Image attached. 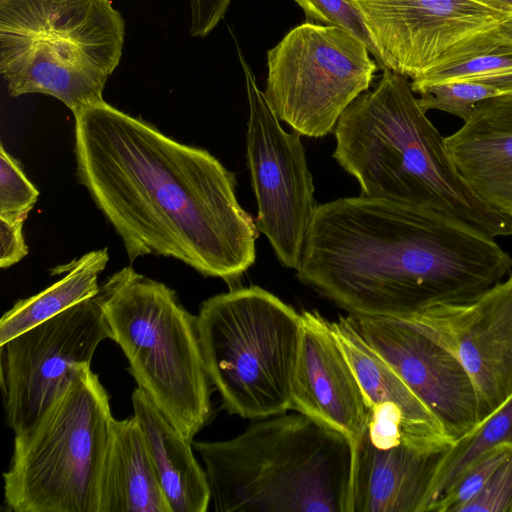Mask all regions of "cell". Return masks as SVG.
Wrapping results in <instances>:
<instances>
[{
  "label": "cell",
  "mask_w": 512,
  "mask_h": 512,
  "mask_svg": "<svg viewBox=\"0 0 512 512\" xmlns=\"http://www.w3.org/2000/svg\"><path fill=\"white\" fill-rule=\"evenodd\" d=\"M74 117L79 182L130 262L172 257L228 284L254 264L256 222L237 200L235 174L212 154L105 101Z\"/></svg>",
  "instance_id": "cell-1"
},
{
  "label": "cell",
  "mask_w": 512,
  "mask_h": 512,
  "mask_svg": "<svg viewBox=\"0 0 512 512\" xmlns=\"http://www.w3.org/2000/svg\"><path fill=\"white\" fill-rule=\"evenodd\" d=\"M511 268L494 238L466 222L360 195L317 206L296 275L350 315L402 317L471 301Z\"/></svg>",
  "instance_id": "cell-2"
},
{
  "label": "cell",
  "mask_w": 512,
  "mask_h": 512,
  "mask_svg": "<svg viewBox=\"0 0 512 512\" xmlns=\"http://www.w3.org/2000/svg\"><path fill=\"white\" fill-rule=\"evenodd\" d=\"M333 131V157L362 196L430 207L494 238L510 230L512 219L484 202L458 171L403 75L384 69Z\"/></svg>",
  "instance_id": "cell-3"
},
{
  "label": "cell",
  "mask_w": 512,
  "mask_h": 512,
  "mask_svg": "<svg viewBox=\"0 0 512 512\" xmlns=\"http://www.w3.org/2000/svg\"><path fill=\"white\" fill-rule=\"evenodd\" d=\"M217 512H349L353 449L296 412L224 441H193Z\"/></svg>",
  "instance_id": "cell-4"
},
{
  "label": "cell",
  "mask_w": 512,
  "mask_h": 512,
  "mask_svg": "<svg viewBox=\"0 0 512 512\" xmlns=\"http://www.w3.org/2000/svg\"><path fill=\"white\" fill-rule=\"evenodd\" d=\"M124 36L110 0H0V73L11 96L49 95L75 115L104 101Z\"/></svg>",
  "instance_id": "cell-5"
},
{
  "label": "cell",
  "mask_w": 512,
  "mask_h": 512,
  "mask_svg": "<svg viewBox=\"0 0 512 512\" xmlns=\"http://www.w3.org/2000/svg\"><path fill=\"white\" fill-rule=\"evenodd\" d=\"M98 297L109 339L122 349L137 387L192 443L212 415L197 316L174 290L132 267L108 277Z\"/></svg>",
  "instance_id": "cell-6"
},
{
  "label": "cell",
  "mask_w": 512,
  "mask_h": 512,
  "mask_svg": "<svg viewBox=\"0 0 512 512\" xmlns=\"http://www.w3.org/2000/svg\"><path fill=\"white\" fill-rule=\"evenodd\" d=\"M113 416L90 365L75 369L48 409L14 437L3 473L14 512H98L99 482Z\"/></svg>",
  "instance_id": "cell-7"
},
{
  "label": "cell",
  "mask_w": 512,
  "mask_h": 512,
  "mask_svg": "<svg viewBox=\"0 0 512 512\" xmlns=\"http://www.w3.org/2000/svg\"><path fill=\"white\" fill-rule=\"evenodd\" d=\"M201 349L223 408L259 420L291 409L301 314L259 286L205 300L197 315Z\"/></svg>",
  "instance_id": "cell-8"
},
{
  "label": "cell",
  "mask_w": 512,
  "mask_h": 512,
  "mask_svg": "<svg viewBox=\"0 0 512 512\" xmlns=\"http://www.w3.org/2000/svg\"><path fill=\"white\" fill-rule=\"evenodd\" d=\"M370 54L347 29L306 21L267 52L265 97L294 131L323 137L369 89L377 70Z\"/></svg>",
  "instance_id": "cell-9"
},
{
  "label": "cell",
  "mask_w": 512,
  "mask_h": 512,
  "mask_svg": "<svg viewBox=\"0 0 512 512\" xmlns=\"http://www.w3.org/2000/svg\"><path fill=\"white\" fill-rule=\"evenodd\" d=\"M238 54L249 105L247 163L257 202L256 226L279 262L296 270L318 206L313 177L300 134L282 128L239 47Z\"/></svg>",
  "instance_id": "cell-10"
},
{
  "label": "cell",
  "mask_w": 512,
  "mask_h": 512,
  "mask_svg": "<svg viewBox=\"0 0 512 512\" xmlns=\"http://www.w3.org/2000/svg\"><path fill=\"white\" fill-rule=\"evenodd\" d=\"M108 338L97 295L0 344L5 418L15 435L41 417L75 369L90 365Z\"/></svg>",
  "instance_id": "cell-11"
},
{
  "label": "cell",
  "mask_w": 512,
  "mask_h": 512,
  "mask_svg": "<svg viewBox=\"0 0 512 512\" xmlns=\"http://www.w3.org/2000/svg\"><path fill=\"white\" fill-rule=\"evenodd\" d=\"M402 317L462 363L475 386L481 420L512 396V272L471 301Z\"/></svg>",
  "instance_id": "cell-12"
},
{
  "label": "cell",
  "mask_w": 512,
  "mask_h": 512,
  "mask_svg": "<svg viewBox=\"0 0 512 512\" xmlns=\"http://www.w3.org/2000/svg\"><path fill=\"white\" fill-rule=\"evenodd\" d=\"M356 1L384 69L412 79L458 41L510 16L476 0Z\"/></svg>",
  "instance_id": "cell-13"
},
{
  "label": "cell",
  "mask_w": 512,
  "mask_h": 512,
  "mask_svg": "<svg viewBox=\"0 0 512 512\" xmlns=\"http://www.w3.org/2000/svg\"><path fill=\"white\" fill-rule=\"evenodd\" d=\"M348 316L368 344L401 375L454 440L481 421L473 381L450 351L404 317Z\"/></svg>",
  "instance_id": "cell-14"
},
{
  "label": "cell",
  "mask_w": 512,
  "mask_h": 512,
  "mask_svg": "<svg viewBox=\"0 0 512 512\" xmlns=\"http://www.w3.org/2000/svg\"><path fill=\"white\" fill-rule=\"evenodd\" d=\"M291 409L342 434L352 449L362 437L369 407L332 322L317 311L301 313Z\"/></svg>",
  "instance_id": "cell-15"
},
{
  "label": "cell",
  "mask_w": 512,
  "mask_h": 512,
  "mask_svg": "<svg viewBox=\"0 0 512 512\" xmlns=\"http://www.w3.org/2000/svg\"><path fill=\"white\" fill-rule=\"evenodd\" d=\"M365 395L369 413L396 424L403 444L419 453L446 451L455 441L401 375L363 338L349 316L332 322Z\"/></svg>",
  "instance_id": "cell-16"
},
{
  "label": "cell",
  "mask_w": 512,
  "mask_h": 512,
  "mask_svg": "<svg viewBox=\"0 0 512 512\" xmlns=\"http://www.w3.org/2000/svg\"><path fill=\"white\" fill-rule=\"evenodd\" d=\"M441 453L377 445L363 433L353 449L349 512H427Z\"/></svg>",
  "instance_id": "cell-17"
},
{
  "label": "cell",
  "mask_w": 512,
  "mask_h": 512,
  "mask_svg": "<svg viewBox=\"0 0 512 512\" xmlns=\"http://www.w3.org/2000/svg\"><path fill=\"white\" fill-rule=\"evenodd\" d=\"M445 143L474 192L512 217V95L477 104Z\"/></svg>",
  "instance_id": "cell-18"
},
{
  "label": "cell",
  "mask_w": 512,
  "mask_h": 512,
  "mask_svg": "<svg viewBox=\"0 0 512 512\" xmlns=\"http://www.w3.org/2000/svg\"><path fill=\"white\" fill-rule=\"evenodd\" d=\"M98 512H171L136 417L113 419Z\"/></svg>",
  "instance_id": "cell-19"
},
{
  "label": "cell",
  "mask_w": 512,
  "mask_h": 512,
  "mask_svg": "<svg viewBox=\"0 0 512 512\" xmlns=\"http://www.w3.org/2000/svg\"><path fill=\"white\" fill-rule=\"evenodd\" d=\"M131 400L171 512H206L210 487L205 470L193 455L192 443L143 389L135 388Z\"/></svg>",
  "instance_id": "cell-20"
},
{
  "label": "cell",
  "mask_w": 512,
  "mask_h": 512,
  "mask_svg": "<svg viewBox=\"0 0 512 512\" xmlns=\"http://www.w3.org/2000/svg\"><path fill=\"white\" fill-rule=\"evenodd\" d=\"M107 248L86 253L79 259L52 270L65 275L45 290L21 299L0 320V344L40 324L72 306L97 296L98 276L105 269Z\"/></svg>",
  "instance_id": "cell-21"
},
{
  "label": "cell",
  "mask_w": 512,
  "mask_h": 512,
  "mask_svg": "<svg viewBox=\"0 0 512 512\" xmlns=\"http://www.w3.org/2000/svg\"><path fill=\"white\" fill-rule=\"evenodd\" d=\"M501 446L512 447V396L441 454L429 491L427 512L470 468Z\"/></svg>",
  "instance_id": "cell-22"
},
{
  "label": "cell",
  "mask_w": 512,
  "mask_h": 512,
  "mask_svg": "<svg viewBox=\"0 0 512 512\" xmlns=\"http://www.w3.org/2000/svg\"><path fill=\"white\" fill-rule=\"evenodd\" d=\"M512 70V40L497 25L455 43L411 85L462 80Z\"/></svg>",
  "instance_id": "cell-23"
},
{
  "label": "cell",
  "mask_w": 512,
  "mask_h": 512,
  "mask_svg": "<svg viewBox=\"0 0 512 512\" xmlns=\"http://www.w3.org/2000/svg\"><path fill=\"white\" fill-rule=\"evenodd\" d=\"M411 88L420 95L418 103L425 112L440 110L465 121L477 104L512 95V70Z\"/></svg>",
  "instance_id": "cell-24"
},
{
  "label": "cell",
  "mask_w": 512,
  "mask_h": 512,
  "mask_svg": "<svg viewBox=\"0 0 512 512\" xmlns=\"http://www.w3.org/2000/svg\"><path fill=\"white\" fill-rule=\"evenodd\" d=\"M309 22L341 26L361 39L384 69L381 55L375 46L356 0H294Z\"/></svg>",
  "instance_id": "cell-25"
},
{
  "label": "cell",
  "mask_w": 512,
  "mask_h": 512,
  "mask_svg": "<svg viewBox=\"0 0 512 512\" xmlns=\"http://www.w3.org/2000/svg\"><path fill=\"white\" fill-rule=\"evenodd\" d=\"M38 196V190L27 179L18 162L1 145L0 217L26 220Z\"/></svg>",
  "instance_id": "cell-26"
},
{
  "label": "cell",
  "mask_w": 512,
  "mask_h": 512,
  "mask_svg": "<svg viewBox=\"0 0 512 512\" xmlns=\"http://www.w3.org/2000/svg\"><path fill=\"white\" fill-rule=\"evenodd\" d=\"M511 449V446H501L482 458L432 505L429 512H459L482 489Z\"/></svg>",
  "instance_id": "cell-27"
},
{
  "label": "cell",
  "mask_w": 512,
  "mask_h": 512,
  "mask_svg": "<svg viewBox=\"0 0 512 512\" xmlns=\"http://www.w3.org/2000/svg\"><path fill=\"white\" fill-rule=\"evenodd\" d=\"M459 512H512V449L482 489Z\"/></svg>",
  "instance_id": "cell-28"
},
{
  "label": "cell",
  "mask_w": 512,
  "mask_h": 512,
  "mask_svg": "<svg viewBox=\"0 0 512 512\" xmlns=\"http://www.w3.org/2000/svg\"><path fill=\"white\" fill-rule=\"evenodd\" d=\"M231 0H190V34L204 38L219 24Z\"/></svg>",
  "instance_id": "cell-29"
},
{
  "label": "cell",
  "mask_w": 512,
  "mask_h": 512,
  "mask_svg": "<svg viewBox=\"0 0 512 512\" xmlns=\"http://www.w3.org/2000/svg\"><path fill=\"white\" fill-rule=\"evenodd\" d=\"M24 219L0 217V267L7 268L22 260L28 253L22 227Z\"/></svg>",
  "instance_id": "cell-30"
},
{
  "label": "cell",
  "mask_w": 512,
  "mask_h": 512,
  "mask_svg": "<svg viewBox=\"0 0 512 512\" xmlns=\"http://www.w3.org/2000/svg\"><path fill=\"white\" fill-rule=\"evenodd\" d=\"M493 9L512 15V0H476Z\"/></svg>",
  "instance_id": "cell-31"
},
{
  "label": "cell",
  "mask_w": 512,
  "mask_h": 512,
  "mask_svg": "<svg viewBox=\"0 0 512 512\" xmlns=\"http://www.w3.org/2000/svg\"><path fill=\"white\" fill-rule=\"evenodd\" d=\"M497 29L503 36L509 40H512V15L508 16L501 23H499L497 25Z\"/></svg>",
  "instance_id": "cell-32"
}]
</instances>
